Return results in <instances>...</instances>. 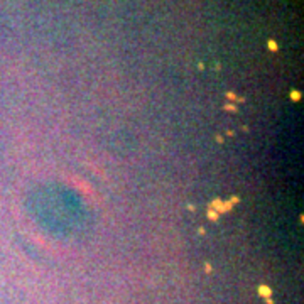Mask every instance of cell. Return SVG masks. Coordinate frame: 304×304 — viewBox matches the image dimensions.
Returning a JSON list of instances; mask_svg holds the SVG:
<instances>
[{
    "instance_id": "1",
    "label": "cell",
    "mask_w": 304,
    "mask_h": 304,
    "mask_svg": "<svg viewBox=\"0 0 304 304\" xmlns=\"http://www.w3.org/2000/svg\"><path fill=\"white\" fill-rule=\"evenodd\" d=\"M210 208H211V210H215L216 213L220 215V213H226V211H230L233 206H232V203H230V201H221V199H215V201H211Z\"/></svg>"
},
{
    "instance_id": "2",
    "label": "cell",
    "mask_w": 304,
    "mask_h": 304,
    "mask_svg": "<svg viewBox=\"0 0 304 304\" xmlns=\"http://www.w3.org/2000/svg\"><path fill=\"white\" fill-rule=\"evenodd\" d=\"M259 294H260L264 299H269V297H272V289L269 286H260L259 287Z\"/></svg>"
},
{
    "instance_id": "3",
    "label": "cell",
    "mask_w": 304,
    "mask_h": 304,
    "mask_svg": "<svg viewBox=\"0 0 304 304\" xmlns=\"http://www.w3.org/2000/svg\"><path fill=\"white\" fill-rule=\"evenodd\" d=\"M226 98H228L230 102H243V98H240V96H237L235 93H226Z\"/></svg>"
},
{
    "instance_id": "4",
    "label": "cell",
    "mask_w": 304,
    "mask_h": 304,
    "mask_svg": "<svg viewBox=\"0 0 304 304\" xmlns=\"http://www.w3.org/2000/svg\"><path fill=\"white\" fill-rule=\"evenodd\" d=\"M218 213H216L215 210H211V208H210V210H208V218H210V220H213V221H216V220H218Z\"/></svg>"
},
{
    "instance_id": "5",
    "label": "cell",
    "mask_w": 304,
    "mask_h": 304,
    "mask_svg": "<svg viewBox=\"0 0 304 304\" xmlns=\"http://www.w3.org/2000/svg\"><path fill=\"white\" fill-rule=\"evenodd\" d=\"M291 98H292L294 102H299V100H301V93L296 91V90H292V91H291Z\"/></svg>"
},
{
    "instance_id": "6",
    "label": "cell",
    "mask_w": 304,
    "mask_h": 304,
    "mask_svg": "<svg viewBox=\"0 0 304 304\" xmlns=\"http://www.w3.org/2000/svg\"><path fill=\"white\" fill-rule=\"evenodd\" d=\"M269 47H270L272 51H277V49H279V47H277V44H275L274 41H269Z\"/></svg>"
},
{
    "instance_id": "7",
    "label": "cell",
    "mask_w": 304,
    "mask_h": 304,
    "mask_svg": "<svg viewBox=\"0 0 304 304\" xmlns=\"http://www.w3.org/2000/svg\"><path fill=\"white\" fill-rule=\"evenodd\" d=\"M225 110H228V112H237V107H235V105H230V103H228V105L225 107Z\"/></svg>"
},
{
    "instance_id": "8",
    "label": "cell",
    "mask_w": 304,
    "mask_h": 304,
    "mask_svg": "<svg viewBox=\"0 0 304 304\" xmlns=\"http://www.w3.org/2000/svg\"><path fill=\"white\" fill-rule=\"evenodd\" d=\"M230 203H232V206L233 204H237V203H240V198H237V196H233L232 199H230Z\"/></svg>"
},
{
    "instance_id": "9",
    "label": "cell",
    "mask_w": 304,
    "mask_h": 304,
    "mask_svg": "<svg viewBox=\"0 0 304 304\" xmlns=\"http://www.w3.org/2000/svg\"><path fill=\"white\" fill-rule=\"evenodd\" d=\"M204 269H206V272H208V274L211 272V265H210V264H204Z\"/></svg>"
}]
</instances>
